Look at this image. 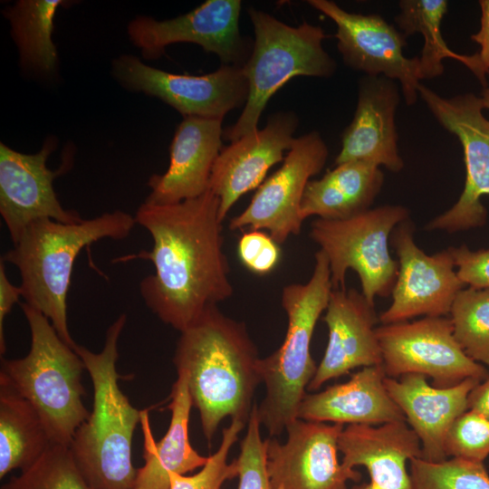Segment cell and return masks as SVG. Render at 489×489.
I'll list each match as a JSON object with an SVG mask.
<instances>
[{
  "label": "cell",
  "mask_w": 489,
  "mask_h": 489,
  "mask_svg": "<svg viewBox=\"0 0 489 489\" xmlns=\"http://www.w3.org/2000/svg\"><path fill=\"white\" fill-rule=\"evenodd\" d=\"M219 206L218 197L210 190L176 204L144 201L134 216L150 234L151 250L113 260L153 264L154 273L140 281V295L161 321L179 332L234 292Z\"/></svg>",
  "instance_id": "cell-1"
},
{
  "label": "cell",
  "mask_w": 489,
  "mask_h": 489,
  "mask_svg": "<svg viewBox=\"0 0 489 489\" xmlns=\"http://www.w3.org/2000/svg\"><path fill=\"white\" fill-rule=\"evenodd\" d=\"M260 360L244 322L217 306L180 332L173 363L177 373L187 377L208 443L226 417L247 425L255 390L263 383Z\"/></svg>",
  "instance_id": "cell-2"
},
{
  "label": "cell",
  "mask_w": 489,
  "mask_h": 489,
  "mask_svg": "<svg viewBox=\"0 0 489 489\" xmlns=\"http://www.w3.org/2000/svg\"><path fill=\"white\" fill-rule=\"evenodd\" d=\"M136 224L135 216L121 210L75 223L38 220L1 258L19 271L24 302L42 312L73 350L77 343L68 326L67 295L76 258L98 240L128 237Z\"/></svg>",
  "instance_id": "cell-3"
},
{
  "label": "cell",
  "mask_w": 489,
  "mask_h": 489,
  "mask_svg": "<svg viewBox=\"0 0 489 489\" xmlns=\"http://www.w3.org/2000/svg\"><path fill=\"white\" fill-rule=\"evenodd\" d=\"M127 321L120 315L106 331L100 352L77 344L93 386L90 417L76 430L70 444L73 459L95 489H132L137 470L132 465L131 444L141 411L123 394L117 372L118 341Z\"/></svg>",
  "instance_id": "cell-4"
},
{
  "label": "cell",
  "mask_w": 489,
  "mask_h": 489,
  "mask_svg": "<svg viewBox=\"0 0 489 489\" xmlns=\"http://www.w3.org/2000/svg\"><path fill=\"white\" fill-rule=\"evenodd\" d=\"M21 309L30 329V350L24 358H1L0 382L34 408L53 444L70 446L91 414L82 402L83 361L42 312L25 302Z\"/></svg>",
  "instance_id": "cell-5"
},
{
  "label": "cell",
  "mask_w": 489,
  "mask_h": 489,
  "mask_svg": "<svg viewBox=\"0 0 489 489\" xmlns=\"http://www.w3.org/2000/svg\"><path fill=\"white\" fill-rule=\"evenodd\" d=\"M332 284L329 261L319 250L312 274L306 283L283 287L281 304L288 325L282 345L260 360L265 395L257 415L270 436L281 435L298 418V410L317 370L311 342L317 321L326 310Z\"/></svg>",
  "instance_id": "cell-6"
},
{
  "label": "cell",
  "mask_w": 489,
  "mask_h": 489,
  "mask_svg": "<svg viewBox=\"0 0 489 489\" xmlns=\"http://www.w3.org/2000/svg\"><path fill=\"white\" fill-rule=\"evenodd\" d=\"M248 14L254 31L252 53L243 65L249 93L237 120L224 129L223 139L230 142L258 129L269 100L292 78H328L337 67L323 49L326 34L321 26L307 22L292 26L254 7Z\"/></svg>",
  "instance_id": "cell-7"
},
{
  "label": "cell",
  "mask_w": 489,
  "mask_h": 489,
  "mask_svg": "<svg viewBox=\"0 0 489 489\" xmlns=\"http://www.w3.org/2000/svg\"><path fill=\"white\" fill-rule=\"evenodd\" d=\"M408 216L405 206L388 205L347 219H315L310 237L328 258L332 289H346V273L352 269L371 305L375 298L388 296L398 273L388 242L393 230Z\"/></svg>",
  "instance_id": "cell-8"
},
{
  "label": "cell",
  "mask_w": 489,
  "mask_h": 489,
  "mask_svg": "<svg viewBox=\"0 0 489 489\" xmlns=\"http://www.w3.org/2000/svg\"><path fill=\"white\" fill-rule=\"evenodd\" d=\"M417 91L440 125L459 139L466 172L456 203L426 229L455 233L481 227L487 219L481 198L489 195V120L483 114L482 99L471 92L445 98L421 83Z\"/></svg>",
  "instance_id": "cell-9"
},
{
  "label": "cell",
  "mask_w": 489,
  "mask_h": 489,
  "mask_svg": "<svg viewBox=\"0 0 489 489\" xmlns=\"http://www.w3.org/2000/svg\"><path fill=\"white\" fill-rule=\"evenodd\" d=\"M110 73L125 90L158 98L183 118L223 120L229 111L245 105L249 93L248 81L239 65L222 64L204 75L176 74L127 53L112 60Z\"/></svg>",
  "instance_id": "cell-10"
},
{
  "label": "cell",
  "mask_w": 489,
  "mask_h": 489,
  "mask_svg": "<svg viewBox=\"0 0 489 489\" xmlns=\"http://www.w3.org/2000/svg\"><path fill=\"white\" fill-rule=\"evenodd\" d=\"M376 332L387 377L420 374L432 379L433 386L447 388L466 379L481 382L489 375L464 351L445 316L383 324Z\"/></svg>",
  "instance_id": "cell-11"
},
{
  "label": "cell",
  "mask_w": 489,
  "mask_h": 489,
  "mask_svg": "<svg viewBox=\"0 0 489 489\" xmlns=\"http://www.w3.org/2000/svg\"><path fill=\"white\" fill-rule=\"evenodd\" d=\"M240 0H207L182 15L157 20L139 15L127 25L131 43L146 60H155L174 43H195L216 54L223 64L243 66L253 43L239 30Z\"/></svg>",
  "instance_id": "cell-12"
},
{
  "label": "cell",
  "mask_w": 489,
  "mask_h": 489,
  "mask_svg": "<svg viewBox=\"0 0 489 489\" xmlns=\"http://www.w3.org/2000/svg\"><path fill=\"white\" fill-rule=\"evenodd\" d=\"M57 147L49 136L34 154L18 152L0 143V214L14 244L32 223L52 219L62 223L82 220L74 210L65 209L53 188V182L73 163L72 148H66L57 169H50L47 160Z\"/></svg>",
  "instance_id": "cell-13"
},
{
  "label": "cell",
  "mask_w": 489,
  "mask_h": 489,
  "mask_svg": "<svg viewBox=\"0 0 489 489\" xmlns=\"http://www.w3.org/2000/svg\"><path fill=\"white\" fill-rule=\"evenodd\" d=\"M327 158L328 147L319 132L296 138L281 168L258 187L247 207L230 220L229 228L266 231L279 244L299 235L305 187Z\"/></svg>",
  "instance_id": "cell-14"
},
{
  "label": "cell",
  "mask_w": 489,
  "mask_h": 489,
  "mask_svg": "<svg viewBox=\"0 0 489 489\" xmlns=\"http://www.w3.org/2000/svg\"><path fill=\"white\" fill-rule=\"evenodd\" d=\"M307 3L335 23L337 47L346 65L369 76L398 81L406 103L417 101L419 60L405 56L407 36L401 31L378 14L350 13L333 1Z\"/></svg>",
  "instance_id": "cell-15"
},
{
  "label": "cell",
  "mask_w": 489,
  "mask_h": 489,
  "mask_svg": "<svg viewBox=\"0 0 489 489\" xmlns=\"http://www.w3.org/2000/svg\"><path fill=\"white\" fill-rule=\"evenodd\" d=\"M390 242L398 258V273L392 303L380 314L383 324L425 317L446 316L457 293L465 288L454 270L451 247L428 255L415 243L414 227L408 219L392 232Z\"/></svg>",
  "instance_id": "cell-16"
},
{
  "label": "cell",
  "mask_w": 489,
  "mask_h": 489,
  "mask_svg": "<svg viewBox=\"0 0 489 489\" xmlns=\"http://www.w3.org/2000/svg\"><path fill=\"white\" fill-rule=\"evenodd\" d=\"M344 425L297 418L280 443L266 438L267 473L271 489H347L359 482L360 472L338 459V439Z\"/></svg>",
  "instance_id": "cell-17"
},
{
  "label": "cell",
  "mask_w": 489,
  "mask_h": 489,
  "mask_svg": "<svg viewBox=\"0 0 489 489\" xmlns=\"http://www.w3.org/2000/svg\"><path fill=\"white\" fill-rule=\"evenodd\" d=\"M298 123L295 112L278 111L263 129L223 147L209 181V190L219 198L221 222L243 195L259 187L267 171L283 161V152L291 149L296 139Z\"/></svg>",
  "instance_id": "cell-18"
},
{
  "label": "cell",
  "mask_w": 489,
  "mask_h": 489,
  "mask_svg": "<svg viewBox=\"0 0 489 489\" xmlns=\"http://www.w3.org/2000/svg\"><path fill=\"white\" fill-rule=\"evenodd\" d=\"M322 320L328 327V343L307 390H319L354 369L382 365L376 332L379 318L362 292L332 289Z\"/></svg>",
  "instance_id": "cell-19"
},
{
  "label": "cell",
  "mask_w": 489,
  "mask_h": 489,
  "mask_svg": "<svg viewBox=\"0 0 489 489\" xmlns=\"http://www.w3.org/2000/svg\"><path fill=\"white\" fill-rule=\"evenodd\" d=\"M399 99L395 81L384 76L361 78L357 108L352 121L342 133L336 165L365 161L383 166L391 172L403 168L395 124Z\"/></svg>",
  "instance_id": "cell-20"
},
{
  "label": "cell",
  "mask_w": 489,
  "mask_h": 489,
  "mask_svg": "<svg viewBox=\"0 0 489 489\" xmlns=\"http://www.w3.org/2000/svg\"><path fill=\"white\" fill-rule=\"evenodd\" d=\"M222 120L184 117L169 147L165 173L152 175L146 202L159 205L198 197L209 190L216 158L223 149Z\"/></svg>",
  "instance_id": "cell-21"
},
{
  "label": "cell",
  "mask_w": 489,
  "mask_h": 489,
  "mask_svg": "<svg viewBox=\"0 0 489 489\" xmlns=\"http://www.w3.org/2000/svg\"><path fill=\"white\" fill-rule=\"evenodd\" d=\"M341 464L364 466L369 482L352 489H414L407 463L422 457L421 443L406 421L348 425L338 439Z\"/></svg>",
  "instance_id": "cell-22"
},
{
  "label": "cell",
  "mask_w": 489,
  "mask_h": 489,
  "mask_svg": "<svg viewBox=\"0 0 489 489\" xmlns=\"http://www.w3.org/2000/svg\"><path fill=\"white\" fill-rule=\"evenodd\" d=\"M479 382L466 379L451 387L437 388L420 374L386 377L384 380L388 394L421 443L422 458L434 463L447 459L446 434L454 421L468 410L469 394Z\"/></svg>",
  "instance_id": "cell-23"
},
{
  "label": "cell",
  "mask_w": 489,
  "mask_h": 489,
  "mask_svg": "<svg viewBox=\"0 0 489 489\" xmlns=\"http://www.w3.org/2000/svg\"><path fill=\"white\" fill-rule=\"evenodd\" d=\"M382 365L365 367L346 382L322 391L306 393L298 418L332 424L377 426L406 421L399 407L388 394Z\"/></svg>",
  "instance_id": "cell-24"
},
{
  "label": "cell",
  "mask_w": 489,
  "mask_h": 489,
  "mask_svg": "<svg viewBox=\"0 0 489 489\" xmlns=\"http://www.w3.org/2000/svg\"><path fill=\"white\" fill-rule=\"evenodd\" d=\"M170 398V423L167 433L158 442L153 437L148 412L141 411L145 463L137 470L132 489H169L171 473L187 475L201 469L208 460V456L198 454L189 441L188 422L193 404L185 374L177 373Z\"/></svg>",
  "instance_id": "cell-25"
},
{
  "label": "cell",
  "mask_w": 489,
  "mask_h": 489,
  "mask_svg": "<svg viewBox=\"0 0 489 489\" xmlns=\"http://www.w3.org/2000/svg\"><path fill=\"white\" fill-rule=\"evenodd\" d=\"M384 183L379 167L365 161L336 165L319 178L310 180L305 187L301 216L328 220L352 217L370 209Z\"/></svg>",
  "instance_id": "cell-26"
},
{
  "label": "cell",
  "mask_w": 489,
  "mask_h": 489,
  "mask_svg": "<svg viewBox=\"0 0 489 489\" xmlns=\"http://www.w3.org/2000/svg\"><path fill=\"white\" fill-rule=\"evenodd\" d=\"M64 0H18L3 10L24 72L47 79L55 74L58 53L53 40L54 19Z\"/></svg>",
  "instance_id": "cell-27"
},
{
  "label": "cell",
  "mask_w": 489,
  "mask_h": 489,
  "mask_svg": "<svg viewBox=\"0 0 489 489\" xmlns=\"http://www.w3.org/2000/svg\"><path fill=\"white\" fill-rule=\"evenodd\" d=\"M53 444L34 408L0 382V478L27 469Z\"/></svg>",
  "instance_id": "cell-28"
},
{
  "label": "cell",
  "mask_w": 489,
  "mask_h": 489,
  "mask_svg": "<svg viewBox=\"0 0 489 489\" xmlns=\"http://www.w3.org/2000/svg\"><path fill=\"white\" fill-rule=\"evenodd\" d=\"M399 14L395 22L401 32L408 37L416 33L424 37V46L419 60V78L432 79L444 72L443 60L452 58L462 62L486 87L487 72L478 53L466 55L453 52L446 43L441 23L447 12L446 0H401Z\"/></svg>",
  "instance_id": "cell-29"
},
{
  "label": "cell",
  "mask_w": 489,
  "mask_h": 489,
  "mask_svg": "<svg viewBox=\"0 0 489 489\" xmlns=\"http://www.w3.org/2000/svg\"><path fill=\"white\" fill-rule=\"evenodd\" d=\"M449 313L458 344L472 360L489 367V289L463 288Z\"/></svg>",
  "instance_id": "cell-30"
},
{
  "label": "cell",
  "mask_w": 489,
  "mask_h": 489,
  "mask_svg": "<svg viewBox=\"0 0 489 489\" xmlns=\"http://www.w3.org/2000/svg\"><path fill=\"white\" fill-rule=\"evenodd\" d=\"M0 489H95L79 470L70 446L52 444L30 467Z\"/></svg>",
  "instance_id": "cell-31"
},
{
  "label": "cell",
  "mask_w": 489,
  "mask_h": 489,
  "mask_svg": "<svg viewBox=\"0 0 489 489\" xmlns=\"http://www.w3.org/2000/svg\"><path fill=\"white\" fill-rule=\"evenodd\" d=\"M409 464L414 489H489L484 463L456 457L434 463L417 457Z\"/></svg>",
  "instance_id": "cell-32"
},
{
  "label": "cell",
  "mask_w": 489,
  "mask_h": 489,
  "mask_svg": "<svg viewBox=\"0 0 489 489\" xmlns=\"http://www.w3.org/2000/svg\"><path fill=\"white\" fill-rule=\"evenodd\" d=\"M246 426L242 420L231 419L230 425L223 429L219 447L208 456L206 464L192 475L171 473L169 489H222L226 481L237 477V461L228 463V455Z\"/></svg>",
  "instance_id": "cell-33"
},
{
  "label": "cell",
  "mask_w": 489,
  "mask_h": 489,
  "mask_svg": "<svg viewBox=\"0 0 489 489\" xmlns=\"http://www.w3.org/2000/svg\"><path fill=\"white\" fill-rule=\"evenodd\" d=\"M446 456L484 463L489 455V418L468 409L450 427L445 440Z\"/></svg>",
  "instance_id": "cell-34"
},
{
  "label": "cell",
  "mask_w": 489,
  "mask_h": 489,
  "mask_svg": "<svg viewBox=\"0 0 489 489\" xmlns=\"http://www.w3.org/2000/svg\"><path fill=\"white\" fill-rule=\"evenodd\" d=\"M247 429L240 443L237 489H271L267 473L266 439L261 436V423L257 415V405L251 410Z\"/></svg>",
  "instance_id": "cell-35"
},
{
  "label": "cell",
  "mask_w": 489,
  "mask_h": 489,
  "mask_svg": "<svg viewBox=\"0 0 489 489\" xmlns=\"http://www.w3.org/2000/svg\"><path fill=\"white\" fill-rule=\"evenodd\" d=\"M237 255L251 273L265 275L279 264L282 251L280 244L267 232L247 230L238 240Z\"/></svg>",
  "instance_id": "cell-36"
},
{
  "label": "cell",
  "mask_w": 489,
  "mask_h": 489,
  "mask_svg": "<svg viewBox=\"0 0 489 489\" xmlns=\"http://www.w3.org/2000/svg\"><path fill=\"white\" fill-rule=\"evenodd\" d=\"M451 251L461 282L469 287L489 289V249L473 251L462 244Z\"/></svg>",
  "instance_id": "cell-37"
},
{
  "label": "cell",
  "mask_w": 489,
  "mask_h": 489,
  "mask_svg": "<svg viewBox=\"0 0 489 489\" xmlns=\"http://www.w3.org/2000/svg\"><path fill=\"white\" fill-rule=\"evenodd\" d=\"M22 297L20 286L14 285L8 279L5 271V262L0 261V353H5L6 344L5 338L4 323L6 315L13 306L19 302Z\"/></svg>",
  "instance_id": "cell-38"
},
{
  "label": "cell",
  "mask_w": 489,
  "mask_h": 489,
  "mask_svg": "<svg viewBox=\"0 0 489 489\" xmlns=\"http://www.w3.org/2000/svg\"><path fill=\"white\" fill-rule=\"evenodd\" d=\"M479 5L482 13L481 28L476 34L471 35V40L480 45L478 54L489 73V0H480Z\"/></svg>",
  "instance_id": "cell-39"
},
{
  "label": "cell",
  "mask_w": 489,
  "mask_h": 489,
  "mask_svg": "<svg viewBox=\"0 0 489 489\" xmlns=\"http://www.w3.org/2000/svg\"><path fill=\"white\" fill-rule=\"evenodd\" d=\"M468 409L479 412L489 418V375L470 392Z\"/></svg>",
  "instance_id": "cell-40"
},
{
  "label": "cell",
  "mask_w": 489,
  "mask_h": 489,
  "mask_svg": "<svg viewBox=\"0 0 489 489\" xmlns=\"http://www.w3.org/2000/svg\"><path fill=\"white\" fill-rule=\"evenodd\" d=\"M482 102L484 105V109H486L489 110V86L485 87L482 91Z\"/></svg>",
  "instance_id": "cell-41"
}]
</instances>
